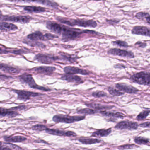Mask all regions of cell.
<instances>
[{
    "label": "cell",
    "mask_w": 150,
    "mask_h": 150,
    "mask_svg": "<svg viewBox=\"0 0 150 150\" xmlns=\"http://www.w3.org/2000/svg\"><path fill=\"white\" fill-rule=\"evenodd\" d=\"M58 21L61 23L70 26H78L84 28H93L97 27V24L95 21L93 20H80V19H68L67 18L58 17Z\"/></svg>",
    "instance_id": "obj_1"
},
{
    "label": "cell",
    "mask_w": 150,
    "mask_h": 150,
    "mask_svg": "<svg viewBox=\"0 0 150 150\" xmlns=\"http://www.w3.org/2000/svg\"><path fill=\"white\" fill-rule=\"evenodd\" d=\"M86 118L85 116L64 115H56L54 116L52 120L55 122L72 123L84 120Z\"/></svg>",
    "instance_id": "obj_2"
},
{
    "label": "cell",
    "mask_w": 150,
    "mask_h": 150,
    "mask_svg": "<svg viewBox=\"0 0 150 150\" xmlns=\"http://www.w3.org/2000/svg\"><path fill=\"white\" fill-rule=\"evenodd\" d=\"M130 80L135 83L139 85L150 86V74L147 72L137 73L130 77Z\"/></svg>",
    "instance_id": "obj_3"
},
{
    "label": "cell",
    "mask_w": 150,
    "mask_h": 150,
    "mask_svg": "<svg viewBox=\"0 0 150 150\" xmlns=\"http://www.w3.org/2000/svg\"><path fill=\"white\" fill-rule=\"evenodd\" d=\"M19 79L23 83H26L29 85L30 87L35 89H39L44 91H51L50 89L38 86L36 83L32 75L30 74L25 73L19 76Z\"/></svg>",
    "instance_id": "obj_4"
},
{
    "label": "cell",
    "mask_w": 150,
    "mask_h": 150,
    "mask_svg": "<svg viewBox=\"0 0 150 150\" xmlns=\"http://www.w3.org/2000/svg\"><path fill=\"white\" fill-rule=\"evenodd\" d=\"M32 18L29 16H3L0 20L5 21H10L13 22L19 23H26L30 22L32 20Z\"/></svg>",
    "instance_id": "obj_5"
},
{
    "label": "cell",
    "mask_w": 150,
    "mask_h": 150,
    "mask_svg": "<svg viewBox=\"0 0 150 150\" xmlns=\"http://www.w3.org/2000/svg\"><path fill=\"white\" fill-rule=\"evenodd\" d=\"M13 91L16 93L18 95V99L21 100L26 101L30 100L31 97H36L41 95V93L25 91V90H14Z\"/></svg>",
    "instance_id": "obj_6"
},
{
    "label": "cell",
    "mask_w": 150,
    "mask_h": 150,
    "mask_svg": "<svg viewBox=\"0 0 150 150\" xmlns=\"http://www.w3.org/2000/svg\"><path fill=\"white\" fill-rule=\"evenodd\" d=\"M139 125L136 122L129 121H123L117 124L115 126L116 129H127L129 130H135L137 129Z\"/></svg>",
    "instance_id": "obj_7"
},
{
    "label": "cell",
    "mask_w": 150,
    "mask_h": 150,
    "mask_svg": "<svg viewBox=\"0 0 150 150\" xmlns=\"http://www.w3.org/2000/svg\"><path fill=\"white\" fill-rule=\"evenodd\" d=\"M35 59L40 63L48 64H52L56 60H59V58L48 54H38L35 57Z\"/></svg>",
    "instance_id": "obj_8"
},
{
    "label": "cell",
    "mask_w": 150,
    "mask_h": 150,
    "mask_svg": "<svg viewBox=\"0 0 150 150\" xmlns=\"http://www.w3.org/2000/svg\"><path fill=\"white\" fill-rule=\"evenodd\" d=\"M108 53L109 55L119 56V57L127 58H133L134 57V54L131 52L116 49V48L110 49L108 51Z\"/></svg>",
    "instance_id": "obj_9"
},
{
    "label": "cell",
    "mask_w": 150,
    "mask_h": 150,
    "mask_svg": "<svg viewBox=\"0 0 150 150\" xmlns=\"http://www.w3.org/2000/svg\"><path fill=\"white\" fill-rule=\"evenodd\" d=\"M47 133L51 135H56L58 136H65V137H76L77 134L75 132L71 131L61 130L57 129H50L47 128L45 130Z\"/></svg>",
    "instance_id": "obj_10"
},
{
    "label": "cell",
    "mask_w": 150,
    "mask_h": 150,
    "mask_svg": "<svg viewBox=\"0 0 150 150\" xmlns=\"http://www.w3.org/2000/svg\"><path fill=\"white\" fill-rule=\"evenodd\" d=\"M64 71L67 74H80L81 75H88L89 74L88 71L81 68L74 67H66L64 69Z\"/></svg>",
    "instance_id": "obj_11"
},
{
    "label": "cell",
    "mask_w": 150,
    "mask_h": 150,
    "mask_svg": "<svg viewBox=\"0 0 150 150\" xmlns=\"http://www.w3.org/2000/svg\"><path fill=\"white\" fill-rule=\"evenodd\" d=\"M14 1L16 2H35V3H39L42 5H45L47 6L50 7L57 8L58 4L50 0H14Z\"/></svg>",
    "instance_id": "obj_12"
},
{
    "label": "cell",
    "mask_w": 150,
    "mask_h": 150,
    "mask_svg": "<svg viewBox=\"0 0 150 150\" xmlns=\"http://www.w3.org/2000/svg\"><path fill=\"white\" fill-rule=\"evenodd\" d=\"M116 88L120 91H123L129 94H136L139 92L137 88L130 85H126L124 83L116 84Z\"/></svg>",
    "instance_id": "obj_13"
},
{
    "label": "cell",
    "mask_w": 150,
    "mask_h": 150,
    "mask_svg": "<svg viewBox=\"0 0 150 150\" xmlns=\"http://www.w3.org/2000/svg\"><path fill=\"white\" fill-rule=\"evenodd\" d=\"M56 70V67H54L42 66L35 67L32 69V71L37 73L50 75H51Z\"/></svg>",
    "instance_id": "obj_14"
},
{
    "label": "cell",
    "mask_w": 150,
    "mask_h": 150,
    "mask_svg": "<svg viewBox=\"0 0 150 150\" xmlns=\"http://www.w3.org/2000/svg\"><path fill=\"white\" fill-rule=\"evenodd\" d=\"M150 29L147 27L137 26L133 28L132 30V34L133 35L150 36Z\"/></svg>",
    "instance_id": "obj_15"
},
{
    "label": "cell",
    "mask_w": 150,
    "mask_h": 150,
    "mask_svg": "<svg viewBox=\"0 0 150 150\" xmlns=\"http://www.w3.org/2000/svg\"><path fill=\"white\" fill-rule=\"evenodd\" d=\"M61 79L63 80L67 81L68 82L75 83H83V81L81 77L77 75H72L71 74H64L62 75Z\"/></svg>",
    "instance_id": "obj_16"
},
{
    "label": "cell",
    "mask_w": 150,
    "mask_h": 150,
    "mask_svg": "<svg viewBox=\"0 0 150 150\" xmlns=\"http://www.w3.org/2000/svg\"><path fill=\"white\" fill-rule=\"evenodd\" d=\"M18 29V27L13 23L2 22L0 23V30L4 32L14 31Z\"/></svg>",
    "instance_id": "obj_17"
},
{
    "label": "cell",
    "mask_w": 150,
    "mask_h": 150,
    "mask_svg": "<svg viewBox=\"0 0 150 150\" xmlns=\"http://www.w3.org/2000/svg\"><path fill=\"white\" fill-rule=\"evenodd\" d=\"M19 115L18 112L14 110L0 108V116L13 117Z\"/></svg>",
    "instance_id": "obj_18"
},
{
    "label": "cell",
    "mask_w": 150,
    "mask_h": 150,
    "mask_svg": "<svg viewBox=\"0 0 150 150\" xmlns=\"http://www.w3.org/2000/svg\"><path fill=\"white\" fill-rule=\"evenodd\" d=\"M86 105L88 107L90 108H93L97 110H110L113 108L114 106H107V105H103L100 104L95 103H86Z\"/></svg>",
    "instance_id": "obj_19"
},
{
    "label": "cell",
    "mask_w": 150,
    "mask_h": 150,
    "mask_svg": "<svg viewBox=\"0 0 150 150\" xmlns=\"http://www.w3.org/2000/svg\"><path fill=\"white\" fill-rule=\"evenodd\" d=\"M28 39L32 41H38L42 40L45 41L44 35L40 31H36L34 33L30 34L27 37Z\"/></svg>",
    "instance_id": "obj_20"
},
{
    "label": "cell",
    "mask_w": 150,
    "mask_h": 150,
    "mask_svg": "<svg viewBox=\"0 0 150 150\" xmlns=\"http://www.w3.org/2000/svg\"><path fill=\"white\" fill-rule=\"evenodd\" d=\"M5 141L11 143H20L27 140V138L22 136H15V137H7L5 136L4 137Z\"/></svg>",
    "instance_id": "obj_21"
},
{
    "label": "cell",
    "mask_w": 150,
    "mask_h": 150,
    "mask_svg": "<svg viewBox=\"0 0 150 150\" xmlns=\"http://www.w3.org/2000/svg\"><path fill=\"white\" fill-rule=\"evenodd\" d=\"M100 113L103 116L107 117H114V118H123L125 117L124 114L120 112H110V111H102Z\"/></svg>",
    "instance_id": "obj_22"
},
{
    "label": "cell",
    "mask_w": 150,
    "mask_h": 150,
    "mask_svg": "<svg viewBox=\"0 0 150 150\" xmlns=\"http://www.w3.org/2000/svg\"><path fill=\"white\" fill-rule=\"evenodd\" d=\"M24 10L30 13H41L46 11V9L45 8L35 6H28L25 7L24 8Z\"/></svg>",
    "instance_id": "obj_23"
},
{
    "label": "cell",
    "mask_w": 150,
    "mask_h": 150,
    "mask_svg": "<svg viewBox=\"0 0 150 150\" xmlns=\"http://www.w3.org/2000/svg\"><path fill=\"white\" fill-rule=\"evenodd\" d=\"M111 131L112 130L111 128L107 129H103L98 130L92 133V137H106L111 133Z\"/></svg>",
    "instance_id": "obj_24"
},
{
    "label": "cell",
    "mask_w": 150,
    "mask_h": 150,
    "mask_svg": "<svg viewBox=\"0 0 150 150\" xmlns=\"http://www.w3.org/2000/svg\"><path fill=\"white\" fill-rule=\"evenodd\" d=\"M0 70L8 73L18 74L20 72V70L16 68L11 67L3 64H0Z\"/></svg>",
    "instance_id": "obj_25"
},
{
    "label": "cell",
    "mask_w": 150,
    "mask_h": 150,
    "mask_svg": "<svg viewBox=\"0 0 150 150\" xmlns=\"http://www.w3.org/2000/svg\"><path fill=\"white\" fill-rule=\"evenodd\" d=\"M79 141L84 144H92L100 143L101 140L97 139L86 138H81L79 139Z\"/></svg>",
    "instance_id": "obj_26"
},
{
    "label": "cell",
    "mask_w": 150,
    "mask_h": 150,
    "mask_svg": "<svg viewBox=\"0 0 150 150\" xmlns=\"http://www.w3.org/2000/svg\"><path fill=\"white\" fill-rule=\"evenodd\" d=\"M98 112V110H96L86 108L80 110L79 111H77V113L80 115H91L96 114Z\"/></svg>",
    "instance_id": "obj_27"
},
{
    "label": "cell",
    "mask_w": 150,
    "mask_h": 150,
    "mask_svg": "<svg viewBox=\"0 0 150 150\" xmlns=\"http://www.w3.org/2000/svg\"><path fill=\"white\" fill-rule=\"evenodd\" d=\"M25 43L27 44L30 46H31V47H36L39 48H42V49H44L46 46L44 44L35 41H25Z\"/></svg>",
    "instance_id": "obj_28"
},
{
    "label": "cell",
    "mask_w": 150,
    "mask_h": 150,
    "mask_svg": "<svg viewBox=\"0 0 150 150\" xmlns=\"http://www.w3.org/2000/svg\"><path fill=\"white\" fill-rule=\"evenodd\" d=\"M136 17L137 19H140V20H143L145 19L147 22L149 24L150 23V15L148 13H143V12H140V13H137L136 14Z\"/></svg>",
    "instance_id": "obj_29"
},
{
    "label": "cell",
    "mask_w": 150,
    "mask_h": 150,
    "mask_svg": "<svg viewBox=\"0 0 150 150\" xmlns=\"http://www.w3.org/2000/svg\"><path fill=\"white\" fill-rule=\"evenodd\" d=\"M134 142L139 145H146L149 143V139L143 137H137L134 139Z\"/></svg>",
    "instance_id": "obj_30"
},
{
    "label": "cell",
    "mask_w": 150,
    "mask_h": 150,
    "mask_svg": "<svg viewBox=\"0 0 150 150\" xmlns=\"http://www.w3.org/2000/svg\"><path fill=\"white\" fill-rule=\"evenodd\" d=\"M150 114V110H144L140 112L137 116V119L138 121H142L146 118Z\"/></svg>",
    "instance_id": "obj_31"
},
{
    "label": "cell",
    "mask_w": 150,
    "mask_h": 150,
    "mask_svg": "<svg viewBox=\"0 0 150 150\" xmlns=\"http://www.w3.org/2000/svg\"><path fill=\"white\" fill-rule=\"evenodd\" d=\"M108 91L110 94L114 96H121L124 94V93L121 92L120 90H117L111 87H109L108 88Z\"/></svg>",
    "instance_id": "obj_32"
},
{
    "label": "cell",
    "mask_w": 150,
    "mask_h": 150,
    "mask_svg": "<svg viewBox=\"0 0 150 150\" xmlns=\"http://www.w3.org/2000/svg\"><path fill=\"white\" fill-rule=\"evenodd\" d=\"M112 43L114 45L119 46L120 47L128 48L129 47V45L127 42L124 41H120V40L114 41V42H112Z\"/></svg>",
    "instance_id": "obj_33"
},
{
    "label": "cell",
    "mask_w": 150,
    "mask_h": 150,
    "mask_svg": "<svg viewBox=\"0 0 150 150\" xmlns=\"http://www.w3.org/2000/svg\"><path fill=\"white\" fill-rule=\"evenodd\" d=\"M47 126L43 125L38 124L32 126V129L34 130L38 131H44L47 129Z\"/></svg>",
    "instance_id": "obj_34"
},
{
    "label": "cell",
    "mask_w": 150,
    "mask_h": 150,
    "mask_svg": "<svg viewBox=\"0 0 150 150\" xmlns=\"http://www.w3.org/2000/svg\"><path fill=\"white\" fill-rule=\"evenodd\" d=\"M92 96L95 97L100 98V97H105L107 96V94L105 92L103 91H96L92 93Z\"/></svg>",
    "instance_id": "obj_35"
},
{
    "label": "cell",
    "mask_w": 150,
    "mask_h": 150,
    "mask_svg": "<svg viewBox=\"0 0 150 150\" xmlns=\"http://www.w3.org/2000/svg\"><path fill=\"white\" fill-rule=\"evenodd\" d=\"M136 147H138L137 146L132 144H125L120 146H118V148L119 149H121V150H125V149H132V148H134Z\"/></svg>",
    "instance_id": "obj_36"
},
{
    "label": "cell",
    "mask_w": 150,
    "mask_h": 150,
    "mask_svg": "<svg viewBox=\"0 0 150 150\" xmlns=\"http://www.w3.org/2000/svg\"><path fill=\"white\" fill-rule=\"evenodd\" d=\"M45 41L46 40H52L55 38H58V37L57 36L55 35H52V34L48 33V34L44 35Z\"/></svg>",
    "instance_id": "obj_37"
},
{
    "label": "cell",
    "mask_w": 150,
    "mask_h": 150,
    "mask_svg": "<svg viewBox=\"0 0 150 150\" xmlns=\"http://www.w3.org/2000/svg\"><path fill=\"white\" fill-rule=\"evenodd\" d=\"M7 145V147H9L10 149H15V150H19V149H22V148L19 147L18 146L16 145L13 144H10V143H5Z\"/></svg>",
    "instance_id": "obj_38"
},
{
    "label": "cell",
    "mask_w": 150,
    "mask_h": 150,
    "mask_svg": "<svg viewBox=\"0 0 150 150\" xmlns=\"http://www.w3.org/2000/svg\"><path fill=\"white\" fill-rule=\"evenodd\" d=\"M26 106H21L19 107H15V108H13L11 109L12 110H23L26 108Z\"/></svg>",
    "instance_id": "obj_39"
},
{
    "label": "cell",
    "mask_w": 150,
    "mask_h": 150,
    "mask_svg": "<svg viewBox=\"0 0 150 150\" xmlns=\"http://www.w3.org/2000/svg\"><path fill=\"white\" fill-rule=\"evenodd\" d=\"M139 126L142 128H149L150 127V122H147L143 123L140 124Z\"/></svg>",
    "instance_id": "obj_40"
},
{
    "label": "cell",
    "mask_w": 150,
    "mask_h": 150,
    "mask_svg": "<svg viewBox=\"0 0 150 150\" xmlns=\"http://www.w3.org/2000/svg\"><path fill=\"white\" fill-rule=\"evenodd\" d=\"M135 45H138L139 47L140 48H145L146 46V44L142 42H137L136 43Z\"/></svg>",
    "instance_id": "obj_41"
},
{
    "label": "cell",
    "mask_w": 150,
    "mask_h": 150,
    "mask_svg": "<svg viewBox=\"0 0 150 150\" xmlns=\"http://www.w3.org/2000/svg\"><path fill=\"white\" fill-rule=\"evenodd\" d=\"M12 52V53L15 54H23V53H26V52H24V51L21 50H19L17 51H13Z\"/></svg>",
    "instance_id": "obj_42"
},
{
    "label": "cell",
    "mask_w": 150,
    "mask_h": 150,
    "mask_svg": "<svg viewBox=\"0 0 150 150\" xmlns=\"http://www.w3.org/2000/svg\"><path fill=\"white\" fill-rule=\"evenodd\" d=\"M12 77L10 76H6V75H0V79L2 80H7L8 79H11Z\"/></svg>",
    "instance_id": "obj_43"
},
{
    "label": "cell",
    "mask_w": 150,
    "mask_h": 150,
    "mask_svg": "<svg viewBox=\"0 0 150 150\" xmlns=\"http://www.w3.org/2000/svg\"><path fill=\"white\" fill-rule=\"evenodd\" d=\"M8 52H9L8 51L3 50V49L0 48V54H8Z\"/></svg>",
    "instance_id": "obj_44"
},
{
    "label": "cell",
    "mask_w": 150,
    "mask_h": 150,
    "mask_svg": "<svg viewBox=\"0 0 150 150\" xmlns=\"http://www.w3.org/2000/svg\"><path fill=\"white\" fill-rule=\"evenodd\" d=\"M115 67L116 68H120V69H122V68H125V67L122 64H118L116 65H115Z\"/></svg>",
    "instance_id": "obj_45"
},
{
    "label": "cell",
    "mask_w": 150,
    "mask_h": 150,
    "mask_svg": "<svg viewBox=\"0 0 150 150\" xmlns=\"http://www.w3.org/2000/svg\"><path fill=\"white\" fill-rule=\"evenodd\" d=\"M108 23H110V24H112L114 23V24H116L118 22V21H116V20H114V21H112V20H110V21H107Z\"/></svg>",
    "instance_id": "obj_46"
},
{
    "label": "cell",
    "mask_w": 150,
    "mask_h": 150,
    "mask_svg": "<svg viewBox=\"0 0 150 150\" xmlns=\"http://www.w3.org/2000/svg\"><path fill=\"white\" fill-rule=\"evenodd\" d=\"M5 149L10 150V148L9 147H7V146H0V150H5Z\"/></svg>",
    "instance_id": "obj_47"
},
{
    "label": "cell",
    "mask_w": 150,
    "mask_h": 150,
    "mask_svg": "<svg viewBox=\"0 0 150 150\" xmlns=\"http://www.w3.org/2000/svg\"><path fill=\"white\" fill-rule=\"evenodd\" d=\"M2 16H3V14H2V12L0 10V19H1Z\"/></svg>",
    "instance_id": "obj_48"
},
{
    "label": "cell",
    "mask_w": 150,
    "mask_h": 150,
    "mask_svg": "<svg viewBox=\"0 0 150 150\" xmlns=\"http://www.w3.org/2000/svg\"><path fill=\"white\" fill-rule=\"evenodd\" d=\"M2 142H1V141H0V145H2Z\"/></svg>",
    "instance_id": "obj_49"
}]
</instances>
